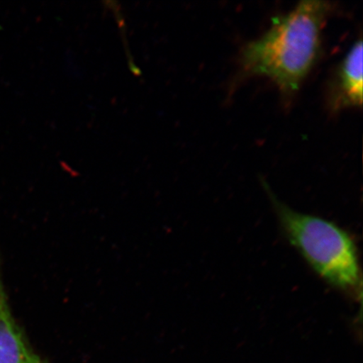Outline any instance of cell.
<instances>
[{
    "label": "cell",
    "instance_id": "obj_2",
    "mask_svg": "<svg viewBox=\"0 0 363 363\" xmlns=\"http://www.w3.org/2000/svg\"><path fill=\"white\" fill-rule=\"evenodd\" d=\"M272 206L290 242L321 278L343 291L360 289L361 271L350 235L333 222L295 211L274 196Z\"/></svg>",
    "mask_w": 363,
    "mask_h": 363
},
{
    "label": "cell",
    "instance_id": "obj_3",
    "mask_svg": "<svg viewBox=\"0 0 363 363\" xmlns=\"http://www.w3.org/2000/svg\"><path fill=\"white\" fill-rule=\"evenodd\" d=\"M362 104V42L358 40L340 63L330 89V106L334 111L361 107Z\"/></svg>",
    "mask_w": 363,
    "mask_h": 363
},
{
    "label": "cell",
    "instance_id": "obj_1",
    "mask_svg": "<svg viewBox=\"0 0 363 363\" xmlns=\"http://www.w3.org/2000/svg\"><path fill=\"white\" fill-rule=\"evenodd\" d=\"M333 8L323 0L299 2L245 45L240 60L244 74L267 77L285 94L296 92L319 57L322 30Z\"/></svg>",
    "mask_w": 363,
    "mask_h": 363
},
{
    "label": "cell",
    "instance_id": "obj_4",
    "mask_svg": "<svg viewBox=\"0 0 363 363\" xmlns=\"http://www.w3.org/2000/svg\"><path fill=\"white\" fill-rule=\"evenodd\" d=\"M0 363H45L13 317L0 269Z\"/></svg>",
    "mask_w": 363,
    "mask_h": 363
}]
</instances>
